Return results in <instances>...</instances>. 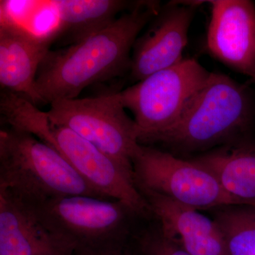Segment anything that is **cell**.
<instances>
[{"label": "cell", "mask_w": 255, "mask_h": 255, "mask_svg": "<svg viewBox=\"0 0 255 255\" xmlns=\"http://www.w3.org/2000/svg\"><path fill=\"white\" fill-rule=\"evenodd\" d=\"M0 190L27 204L70 195L107 199L51 146L9 127L0 130Z\"/></svg>", "instance_id": "cell-4"}, {"label": "cell", "mask_w": 255, "mask_h": 255, "mask_svg": "<svg viewBox=\"0 0 255 255\" xmlns=\"http://www.w3.org/2000/svg\"><path fill=\"white\" fill-rule=\"evenodd\" d=\"M46 114L52 123L73 130L132 172V159L140 145L139 131L120 92L55 101Z\"/></svg>", "instance_id": "cell-8"}, {"label": "cell", "mask_w": 255, "mask_h": 255, "mask_svg": "<svg viewBox=\"0 0 255 255\" xmlns=\"http://www.w3.org/2000/svg\"><path fill=\"white\" fill-rule=\"evenodd\" d=\"M132 164L134 182L140 192L155 193L199 211L242 205L214 174L190 159L140 145Z\"/></svg>", "instance_id": "cell-7"}, {"label": "cell", "mask_w": 255, "mask_h": 255, "mask_svg": "<svg viewBox=\"0 0 255 255\" xmlns=\"http://www.w3.org/2000/svg\"><path fill=\"white\" fill-rule=\"evenodd\" d=\"M0 85L1 90L22 95L35 105L37 74L54 43L53 31L38 35L18 23L1 1Z\"/></svg>", "instance_id": "cell-10"}, {"label": "cell", "mask_w": 255, "mask_h": 255, "mask_svg": "<svg viewBox=\"0 0 255 255\" xmlns=\"http://www.w3.org/2000/svg\"><path fill=\"white\" fill-rule=\"evenodd\" d=\"M211 73L194 58H184L120 91L122 104L138 128L139 143L173 126Z\"/></svg>", "instance_id": "cell-6"}, {"label": "cell", "mask_w": 255, "mask_h": 255, "mask_svg": "<svg viewBox=\"0 0 255 255\" xmlns=\"http://www.w3.org/2000/svg\"><path fill=\"white\" fill-rule=\"evenodd\" d=\"M230 255H255V206L230 205L211 210Z\"/></svg>", "instance_id": "cell-16"}, {"label": "cell", "mask_w": 255, "mask_h": 255, "mask_svg": "<svg viewBox=\"0 0 255 255\" xmlns=\"http://www.w3.org/2000/svg\"><path fill=\"white\" fill-rule=\"evenodd\" d=\"M165 237L191 255H230L222 233L213 219L199 210L150 191L140 192Z\"/></svg>", "instance_id": "cell-12"}, {"label": "cell", "mask_w": 255, "mask_h": 255, "mask_svg": "<svg viewBox=\"0 0 255 255\" xmlns=\"http://www.w3.org/2000/svg\"><path fill=\"white\" fill-rule=\"evenodd\" d=\"M255 76L253 78L250 79V80H248V83H246V85H251V84L255 83Z\"/></svg>", "instance_id": "cell-19"}, {"label": "cell", "mask_w": 255, "mask_h": 255, "mask_svg": "<svg viewBox=\"0 0 255 255\" xmlns=\"http://www.w3.org/2000/svg\"><path fill=\"white\" fill-rule=\"evenodd\" d=\"M160 8L158 1H137L132 9L85 41L50 50L37 74L41 103L78 98L90 85L130 73L134 44Z\"/></svg>", "instance_id": "cell-1"}, {"label": "cell", "mask_w": 255, "mask_h": 255, "mask_svg": "<svg viewBox=\"0 0 255 255\" xmlns=\"http://www.w3.org/2000/svg\"><path fill=\"white\" fill-rule=\"evenodd\" d=\"M0 255H75L31 208L0 190Z\"/></svg>", "instance_id": "cell-13"}, {"label": "cell", "mask_w": 255, "mask_h": 255, "mask_svg": "<svg viewBox=\"0 0 255 255\" xmlns=\"http://www.w3.org/2000/svg\"><path fill=\"white\" fill-rule=\"evenodd\" d=\"M140 255H191L174 241L165 237L157 226L143 231L137 237Z\"/></svg>", "instance_id": "cell-17"}, {"label": "cell", "mask_w": 255, "mask_h": 255, "mask_svg": "<svg viewBox=\"0 0 255 255\" xmlns=\"http://www.w3.org/2000/svg\"><path fill=\"white\" fill-rule=\"evenodd\" d=\"M136 1L124 0H55L52 5L58 17L54 43L68 47L78 44L105 29L130 10Z\"/></svg>", "instance_id": "cell-15"}, {"label": "cell", "mask_w": 255, "mask_h": 255, "mask_svg": "<svg viewBox=\"0 0 255 255\" xmlns=\"http://www.w3.org/2000/svg\"><path fill=\"white\" fill-rule=\"evenodd\" d=\"M206 35L210 54L226 66L255 76V6L249 0H214Z\"/></svg>", "instance_id": "cell-11"}, {"label": "cell", "mask_w": 255, "mask_h": 255, "mask_svg": "<svg viewBox=\"0 0 255 255\" xmlns=\"http://www.w3.org/2000/svg\"><path fill=\"white\" fill-rule=\"evenodd\" d=\"M209 170L242 205L255 206V140L242 139L191 158Z\"/></svg>", "instance_id": "cell-14"}, {"label": "cell", "mask_w": 255, "mask_h": 255, "mask_svg": "<svg viewBox=\"0 0 255 255\" xmlns=\"http://www.w3.org/2000/svg\"><path fill=\"white\" fill-rule=\"evenodd\" d=\"M248 87L211 73L179 120L146 143L162 144L177 153L201 154L251 137L255 110Z\"/></svg>", "instance_id": "cell-3"}, {"label": "cell", "mask_w": 255, "mask_h": 255, "mask_svg": "<svg viewBox=\"0 0 255 255\" xmlns=\"http://www.w3.org/2000/svg\"><path fill=\"white\" fill-rule=\"evenodd\" d=\"M26 204L75 255H112L123 251L134 218L138 216L122 201L90 196H64Z\"/></svg>", "instance_id": "cell-5"}, {"label": "cell", "mask_w": 255, "mask_h": 255, "mask_svg": "<svg viewBox=\"0 0 255 255\" xmlns=\"http://www.w3.org/2000/svg\"><path fill=\"white\" fill-rule=\"evenodd\" d=\"M0 113L9 127L29 132L59 152L79 175L106 199L122 201L138 216L150 214L131 171L73 130L52 123L46 112L26 97L5 92L0 99Z\"/></svg>", "instance_id": "cell-2"}, {"label": "cell", "mask_w": 255, "mask_h": 255, "mask_svg": "<svg viewBox=\"0 0 255 255\" xmlns=\"http://www.w3.org/2000/svg\"><path fill=\"white\" fill-rule=\"evenodd\" d=\"M204 1H172L160 8L132 48L130 78L133 82L170 68L183 53L196 8Z\"/></svg>", "instance_id": "cell-9"}, {"label": "cell", "mask_w": 255, "mask_h": 255, "mask_svg": "<svg viewBox=\"0 0 255 255\" xmlns=\"http://www.w3.org/2000/svg\"><path fill=\"white\" fill-rule=\"evenodd\" d=\"M112 255H136L134 254V253H132L131 251H129V250L128 249V246H127V248H124L123 251L119 252V253H116V254Z\"/></svg>", "instance_id": "cell-18"}]
</instances>
